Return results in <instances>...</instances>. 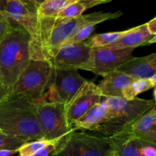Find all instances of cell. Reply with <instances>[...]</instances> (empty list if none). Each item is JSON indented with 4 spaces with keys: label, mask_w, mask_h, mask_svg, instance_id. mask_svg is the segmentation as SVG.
Listing matches in <instances>:
<instances>
[{
    "label": "cell",
    "mask_w": 156,
    "mask_h": 156,
    "mask_svg": "<svg viewBox=\"0 0 156 156\" xmlns=\"http://www.w3.org/2000/svg\"><path fill=\"white\" fill-rule=\"evenodd\" d=\"M18 1L21 2L23 5L27 6V8H29V9H31V10L37 12L38 7L37 6V5L35 4V2L33 0H18Z\"/></svg>",
    "instance_id": "obj_29"
},
{
    "label": "cell",
    "mask_w": 156,
    "mask_h": 156,
    "mask_svg": "<svg viewBox=\"0 0 156 156\" xmlns=\"http://www.w3.org/2000/svg\"><path fill=\"white\" fill-rule=\"evenodd\" d=\"M4 13L12 24L22 27L34 39L39 28V16L37 12L31 10L18 0H8Z\"/></svg>",
    "instance_id": "obj_12"
},
{
    "label": "cell",
    "mask_w": 156,
    "mask_h": 156,
    "mask_svg": "<svg viewBox=\"0 0 156 156\" xmlns=\"http://www.w3.org/2000/svg\"><path fill=\"white\" fill-rule=\"evenodd\" d=\"M34 2H35V4L37 5V6L38 8H39V6L41 5V4H42L43 2H44L46 1V0H33Z\"/></svg>",
    "instance_id": "obj_35"
},
{
    "label": "cell",
    "mask_w": 156,
    "mask_h": 156,
    "mask_svg": "<svg viewBox=\"0 0 156 156\" xmlns=\"http://www.w3.org/2000/svg\"><path fill=\"white\" fill-rule=\"evenodd\" d=\"M18 153V149H0V156H13Z\"/></svg>",
    "instance_id": "obj_31"
},
{
    "label": "cell",
    "mask_w": 156,
    "mask_h": 156,
    "mask_svg": "<svg viewBox=\"0 0 156 156\" xmlns=\"http://www.w3.org/2000/svg\"><path fill=\"white\" fill-rule=\"evenodd\" d=\"M126 127L138 140L156 143V105Z\"/></svg>",
    "instance_id": "obj_14"
},
{
    "label": "cell",
    "mask_w": 156,
    "mask_h": 156,
    "mask_svg": "<svg viewBox=\"0 0 156 156\" xmlns=\"http://www.w3.org/2000/svg\"><path fill=\"white\" fill-rule=\"evenodd\" d=\"M150 79H151V80L152 81V82L154 83V85H155V87H156V71H155V73H154L153 76H152Z\"/></svg>",
    "instance_id": "obj_36"
},
{
    "label": "cell",
    "mask_w": 156,
    "mask_h": 156,
    "mask_svg": "<svg viewBox=\"0 0 156 156\" xmlns=\"http://www.w3.org/2000/svg\"><path fill=\"white\" fill-rule=\"evenodd\" d=\"M53 67L47 60L30 59L9 92L24 98L34 103L42 99L49 85Z\"/></svg>",
    "instance_id": "obj_5"
},
{
    "label": "cell",
    "mask_w": 156,
    "mask_h": 156,
    "mask_svg": "<svg viewBox=\"0 0 156 156\" xmlns=\"http://www.w3.org/2000/svg\"><path fill=\"white\" fill-rule=\"evenodd\" d=\"M117 70L135 79H149L156 71V53L143 57H133Z\"/></svg>",
    "instance_id": "obj_13"
},
{
    "label": "cell",
    "mask_w": 156,
    "mask_h": 156,
    "mask_svg": "<svg viewBox=\"0 0 156 156\" xmlns=\"http://www.w3.org/2000/svg\"><path fill=\"white\" fill-rule=\"evenodd\" d=\"M78 0H46L37 9V15L41 17L56 18L59 12Z\"/></svg>",
    "instance_id": "obj_20"
},
{
    "label": "cell",
    "mask_w": 156,
    "mask_h": 156,
    "mask_svg": "<svg viewBox=\"0 0 156 156\" xmlns=\"http://www.w3.org/2000/svg\"><path fill=\"white\" fill-rule=\"evenodd\" d=\"M95 26L96 24H88V25L85 26V27H82V29H80L77 33L75 34L72 37H70L69 39L67 40L63 44H79V43L84 42L87 38L89 37V36L91 34L93 30H94Z\"/></svg>",
    "instance_id": "obj_24"
},
{
    "label": "cell",
    "mask_w": 156,
    "mask_h": 156,
    "mask_svg": "<svg viewBox=\"0 0 156 156\" xmlns=\"http://www.w3.org/2000/svg\"><path fill=\"white\" fill-rule=\"evenodd\" d=\"M153 35L149 32L147 23L125 30V33L118 41L108 46L110 48H136L144 46L152 37Z\"/></svg>",
    "instance_id": "obj_18"
},
{
    "label": "cell",
    "mask_w": 156,
    "mask_h": 156,
    "mask_svg": "<svg viewBox=\"0 0 156 156\" xmlns=\"http://www.w3.org/2000/svg\"><path fill=\"white\" fill-rule=\"evenodd\" d=\"M125 33L123 31L108 32V33L98 34L90 37L84 44L91 49H98L108 47L118 41Z\"/></svg>",
    "instance_id": "obj_21"
},
{
    "label": "cell",
    "mask_w": 156,
    "mask_h": 156,
    "mask_svg": "<svg viewBox=\"0 0 156 156\" xmlns=\"http://www.w3.org/2000/svg\"><path fill=\"white\" fill-rule=\"evenodd\" d=\"M147 26L149 32L152 35L156 34V17L147 23Z\"/></svg>",
    "instance_id": "obj_30"
},
{
    "label": "cell",
    "mask_w": 156,
    "mask_h": 156,
    "mask_svg": "<svg viewBox=\"0 0 156 156\" xmlns=\"http://www.w3.org/2000/svg\"><path fill=\"white\" fill-rule=\"evenodd\" d=\"M122 12H97L88 15H82L76 18L66 19L56 17V22L49 32V37L45 48V59L50 62L59 47L88 24H98L108 20L116 19L122 15Z\"/></svg>",
    "instance_id": "obj_4"
},
{
    "label": "cell",
    "mask_w": 156,
    "mask_h": 156,
    "mask_svg": "<svg viewBox=\"0 0 156 156\" xmlns=\"http://www.w3.org/2000/svg\"><path fill=\"white\" fill-rule=\"evenodd\" d=\"M105 99L107 105L105 120L98 132L105 136L119 133L156 105L154 101L139 98L133 100H126L123 98Z\"/></svg>",
    "instance_id": "obj_3"
},
{
    "label": "cell",
    "mask_w": 156,
    "mask_h": 156,
    "mask_svg": "<svg viewBox=\"0 0 156 156\" xmlns=\"http://www.w3.org/2000/svg\"><path fill=\"white\" fill-rule=\"evenodd\" d=\"M15 25L12 24L4 12H0V42L6 37V35L14 28Z\"/></svg>",
    "instance_id": "obj_26"
},
{
    "label": "cell",
    "mask_w": 156,
    "mask_h": 156,
    "mask_svg": "<svg viewBox=\"0 0 156 156\" xmlns=\"http://www.w3.org/2000/svg\"><path fill=\"white\" fill-rule=\"evenodd\" d=\"M9 92V88H6L4 85H2V83L0 81V99L2 97H4L5 94H7Z\"/></svg>",
    "instance_id": "obj_32"
},
{
    "label": "cell",
    "mask_w": 156,
    "mask_h": 156,
    "mask_svg": "<svg viewBox=\"0 0 156 156\" xmlns=\"http://www.w3.org/2000/svg\"><path fill=\"white\" fill-rule=\"evenodd\" d=\"M111 1L112 0H78L76 2L65 8L56 17L66 19L76 18L82 15L84 12L91 8L99 5L106 4Z\"/></svg>",
    "instance_id": "obj_19"
},
{
    "label": "cell",
    "mask_w": 156,
    "mask_h": 156,
    "mask_svg": "<svg viewBox=\"0 0 156 156\" xmlns=\"http://www.w3.org/2000/svg\"><path fill=\"white\" fill-rule=\"evenodd\" d=\"M155 85L151 79H134L130 85L123 91V98L126 100H133L137 95L154 88Z\"/></svg>",
    "instance_id": "obj_22"
},
{
    "label": "cell",
    "mask_w": 156,
    "mask_h": 156,
    "mask_svg": "<svg viewBox=\"0 0 156 156\" xmlns=\"http://www.w3.org/2000/svg\"><path fill=\"white\" fill-rule=\"evenodd\" d=\"M36 103L9 92L0 99V133L24 143L44 138L35 111Z\"/></svg>",
    "instance_id": "obj_1"
},
{
    "label": "cell",
    "mask_w": 156,
    "mask_h": 156,
    "mask_svg": "<svg viewBox=\"0 0 156 156\" xmlns=\"http://www.w3.org/2000/svg\"><path fill=\"white\" fill-rule=\"evenodd\" d=\"M111 150L108 136L73 130L61 138L53 156H106Z\"/></svg>",
    "instance_id": "obj_6"
},
{
    "label": "cell",
    "mask_w": 156,
    "mask_h": 156,
    "mask_svg": "<svg viewBox=\"0 0 156 156\" xmlns=\"http://www.w3.org/2000/svg\"><path fill=\"white\" fill-rule=\"evenodd\" d=\"M138 149L142 156H156V143H146L138 140Z\"/></svg>",
    "instance_id": "obj_27"
},
{
    "label": "cell",
    "mask_w": 156,
    "mask_h": 156,
    "mask_svg": "<svg viewBox=\"0 0 156 156\" xmlns=\"http://www.w3.org/2000/svg\"><path fill=\"white\" fill-rule=\"evenodd\" d=\"M8 0H0V12H4L7 5Z\"/></svg>",
    "instance_id": "obj_33"
},
{
    "label": "cell",
    "mask_w": 156,
    "mask_h": 156,
    "mask_svg": "<svg viewBox=\"0 0 156 156\" xmlns=\"http://www.w3.org/2000/svg\"><path fill=\"white\" fill-rule=\"evenodd\" d=\"M106 111V101L103 97L98 104L94 105L81 118L72 124V129L73 130L77 131L90 130L99 132L105 123Z\"/></svg>",
    "instance_id": "obj_16"
},
{
    "label": "cell",
    "mask_w": 156,
    "mask_h": 156,
    "mask_svg": "<svg viewBox=\"0 0 156 156\" xmlns=\"http://www.w3.org/2000/svg\"><path fill=\"white\" fill-rule=\"evenodd\" d=\"M154 98H155V102L156 104V87L155 88V91H154Z\"/></svg>",
    "instance_id": "obj_38"
},
{
    "label": "cell",
    "mask_w": 156,
    "mask_h": 156,
    "mask_svg": "<svg viewBox=\"0 0 156 156\" xmlns=\"http://www.w3.org/2000/svg\"><path fill=\"white\" fill-rule=\"evenodd\" d=\"M102 98L98 85L87 80L66 106L67 120L70 126L98 104Z\"/></svg>",
    "instance_id": "obj_10"
},
{
    "label": "cell",
    "mask_w": 156,
    "mask_h": 156,
    "mask_svg": "<svg viewBox=\"0 0 156 156\" xmlns=\"http://www.w3.org/2000/svg\"><path fill=\"white\" fill-rule=\"evenodd\" d=\"M35 111L41 130L47 140L62 138L73 131L67 120L64 104L41 99L35 105Z\"/></svg>",
    "instance_id": "obj_7"
},
{
    "label": "cell",
    "mask_w": 156,
    "mask_h": 156,
    "mask_svg": "<svg viewBox=\"0 0 156 156\" xmlns=\"http://www.w3.org/2000/svg\"><path fill=\"white\" fill-rule=\"evenodd\" d=\"M111 149L118 156H142L139 152L138 140L126 127L108 136Z\"/></svg>",
    "instance_id": "obj_17"
},
{
    "label": "cell",
    "mask_w": 156,
    "mask_h": 156,
    "mask_svg": "<svg viewBox=\"0 0 156 156\" xmlns=\"http://www.w3.org/2000/svg\"><path fill=\"white\" fill-rule=\"evenodd\" d=\"M60 140L61 138L53 140L51 143L43 147L41 149H40L34 156H50V155H52L56 150L58 143Z\"/></svg>",
    "instance_id": "obj_28"
},
{
    "label": "cell",
    "mask_w": 156,
    "mask_h": 156,
    "mask_svg": "<svg viewBox=\"0 0 156 156\" xmlns=\"http://www.w3.org/2000/svg\"><path fill=\"white\" fill-rule=\"evenodd\" d=\"M50 156H53V154H52V155H50Z\"/></svg>",
    "instance_id": "obj_39"
},
{
    "label": "cell",
    "mask_w": 156,
    "mask_h": 156,
    "mask_svg": "<svg viewBox=\"0 0 156 156\" xmlns=\"http://www.w3.org/2000/svg\"><path fill=\"white\" fill-rule=\"evenodd\" d=\"M86 81L78 70L53 68L47 91L44 93L42 100L59 102L66 106Z\"/></svg>",
    "instance_id": "obj_8"
},
{
    "label": "cell",
    "mask_w": 156,
    "mask_h": 156,
    "mask_svg": "<svg viewBox=\"0 0 156 156\" xmlns=\"http://www.w3.org/2000/svg\"><path fill=\"white\" fill-rule=\"evenodd\" d=\"M156 44V34L152 36V37L151 38L149 41H148L146 45H149V44Z\"/></svg>",
    "instance_id": "obj_34"
},
{
    "label": "cell",
    "mask_w": 156,
    "mask_h": 156,
    "mask_svg": "<svg viewBox=\"0 0 156 156\" xmlns=\"http://www.w3.org/2000/svg\"><path fill=\"white\" fill-rule=\"evenodd\" d=\"M94 50V70L92 73L104 77L108 73L117 70L133 58L135 48H101Z\"/></svg>",
    "instance_id": "obj_11"
},
{
    "label": "cell",
    "mask_w": 156,
    "mask_h": 156,
    "mask_svg": "<svg viewBox=\"0 0 156 156\" xmlns=\"http://www.w3.org/2000/svg\"><path fill=\"white\" fill-rule=\"evenodd\" d=\"M53 140L43 138L24 143L18 149V156H34L40 149L48 145Z\"/></svg>",
    "instance_id": "obj_23"
},
{
    "label": "cell",
    "mask_w": 156,
    "mask_h": 156,
    "mask_svg": "<svg viewBox=\"0 0 156 156\" xmlns=\"http://www.w3.org/2000/svg\"><path fill=\"white\" fill-rule=\"evenodd\" d=\"M106 156H118V155H117V153H116L115 152H114L113 150H111V152H110Z\"/></svg>",
    "instance_id": "obj_37"
},
{
    "label": "cell",
    "mask_w": 156,
    "mask_h": 156,
    "mask_svg": "<svg viewBox=\"0 0 156 156\" xmlns=\"http://www.w3.org/2000/svg\"><path fill=\"white\" fill-rule=\"evenodd\" d=\"M135 79L115 70L103 77L98 87L105 98H123V92Z\"/></svg>",
    "instance_id": "obj_15"
},
{
    "label": "cell",
    "mask_w": 156,
    "mask_h": 156,
    "mask_svg": "<svg viewBox=\"0 0 156 156\" xmlns=\"http://www.w3.org/2000/svg\"><path fill=\"white\" fill-rule=\"evenodd\" d=\"M30 35L18 26L0 42V81L12 88L30 61Z\"/></svg>",
    "instance_id": "obj_2"
},
{
    "label": "cell",
    "mask_w": 156,
    "mask_h": 156,
    "mask_svg": "<svg viewBox=\"0 0 156 156\" xmlns=\"http://www.w3.org/2000/svg\"><path fill=\"white\" fill-rule=\"evenodd\" d=\"M55 69H83L92 73L94 70V50L79 44H66L59 47L51 61Z\"/></svg>",
    "instance_id": "obj_9"
},
{
    "label": "cell",
    "mask_w": 156,
    "mask_h": 156,
    "mask_svg": "<svg viewBox=\"0 0 156 156\" xmlns=\"http://www.w3.org/2000/svg\"><path fill=\"white\" fill-rule=\"evenodd\" d=\"M24 142L0 133V149H18Z\"/></svg>",
    "instance_id": "obj_25"
}]
</instances>
